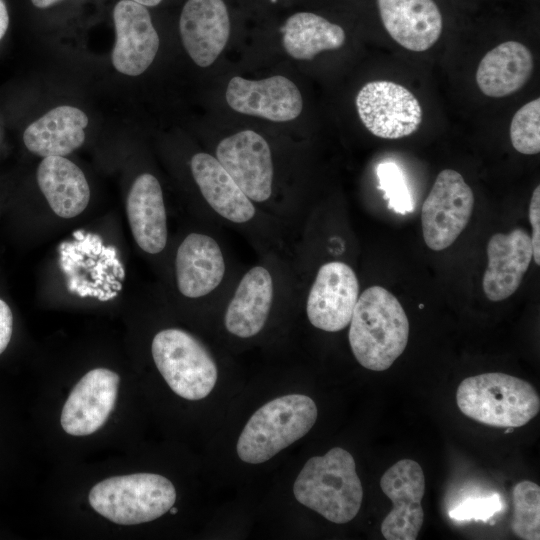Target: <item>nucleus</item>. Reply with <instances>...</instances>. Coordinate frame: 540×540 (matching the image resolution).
Returning a JSON list of instances; mask_svg holds the SVG:
<instances>
[{"instance_id":"nucleus-1","label":"nucleus","mask_w":540,"mask_h":540,"mask_svg":"<svg viewBox=\"0 0 540 540\" xmlns=\"http://www.w3.org/2000/svg\"><path fill=\"white\" fill-rule=\"evenodd\" d=\"M349 324L352 353L366 369L387 370L407 346L408 317L398 299L381 286L359 294Z\"/></svg>"},{"instance_id":"nucleus-2","label":"nucleus","mask_w":540,"mask_h":540,"mask_svg":"<svg viewBox=\"0 0 540 540\" xmlns=\"http://www.w3.org/2000/svg\"><path fill=\"white\" fill-rule=\"evenodd\" d=\"M293 493L302 505L337 524L358 514L363 488L353 456L341 447L310 458L297 476Z\"/></svg>"},{"instance_id":"nucleus-3","label":"nucleus","mask_w":540,"mask_h":540,"mask_svg":"<svg viewBox=\"0 0 540 540\" xmlns=\"http://www.w3.org/2000/svg\"><path fill=\"white\" fill-rule=\"evenodd\" d=\"M456 402L467 417L493 427H521L540 410V398L527 381L505 373H484L465 378Z\"/></svg>"},{"instance_id":"nucleus-4","label":"nucleus","mask_w":540,"mask_h":540,"mask_svg":"<svg viewBox=\"0 0 540 540\" xmlns=\"http://www.w3.org/2000/svg\"><path fill=\"white\" fill-rule=\"evenodd\" d=\"M315 402L302 394L275 398L247 421L236 446L246 463L260 464L306 435L317 420Z\"/></svg>"},{"instance_id":"nucleus-5","label":"nucleus","mask_w":540,"mask_h":540,"mask_svg":"<svg viewBox=\"0 0 540 540\" xmlns=\"http://www.w3.org/2000/svg\"><path fill=\"white\" fill-rule=\"evenodd\" d=\"M175 501L174 485L154 473L110 477L94 485L89 493L91 507L120 525L155 520L168 512Z\"/></svg>"},{"instance_id":"nucleus-6","label":"nucleus","mask_w":540,"mask_h":540,"mask_svg":"<svg viewBox=\"0 0 540 540\" xmlns=\"http://www.w3.org/2000/svg\"><path fill=\"white\" fill-rule=\"evenodd\" d=\"M152 357L174 393L187 400H200L214 388L216 363L201 341L190 333L168 328L152 340Z\"/></svg>"},{"instance_id":"nucleus-7","label":"nucleus","mask_w":540,"mask_h":540,"mask_svg":"<svg viewBox=\"0 0 540 540\" xmlns=\"http://www.w3.org/2000/svg\"><path fill=\"white\" fill-rule=\"evenodd\" d=\"M474 195L462 175L442 170L426 197L421 211L426 245L441 251L449 247L465 229L472 215Z\"/></svg>"},{"instance_id":"nucleus-8","label":"nucleus","mask_w":540,"mask_h":540,"mask_svg":"<svg viewBox=\"0 0 540 540\" xmlns=\"http://www.w3.org/2000/svg\"><path fill=\"white\" fill-rule=\"evenodd\" d=\"M356 108L364 126L384 139L409 136L422 122V108L417 98L392 81L366 83L356 96Z\"/></svg>"},{"instance_id":"nucleus-9","label":"nucleus","mask_w":540,"mask_h":540,"mask_svg":"<svg viewBox=\"0 0 540 540\" xmlns=\"http://www.w3.org/2000/svg\"><path fill=\"white\" fill-rule=\"evenodd\" d=\"M358 297L354 270L344 262H327L318 269L307 296L308 320L326 332L343 330L350 323Z\"/></svg>"},{"instance_id":"nucleus-10","label":"nucleus","mask_w":540,"mask_h":540,"mask_svg":"<svg viewBox=\"0 0 540 540\" xmlns=\"http://www.w3.org/2000/svg\"><path fill=\"white\" fill-rule=\"evenodd\" d=\"M380 487L392 501L393 508L383 519L381 532L387 540H415L422 528L425 477L419 463L402 459L388 468Z\"/></svg>"},{"instance_id":"nucleus-11","label":"nucleus","mask_w":540,"mask_h":540,"mask_svg":"<svg viewBox=\"0 0 540 540\" xmlns=\"http://www.w3.org/2000/svg\"><path fill=\"white\" fill-rule=\"evenodd\" d=\"M216 158L252 202L262 203L271 197L272 154L260 134L244 130L224 138L216 148Z\"/></svg>"},{"instance_id":"nucleus-12","label":"nucleus","mask_w":540,"mask_h":540,"mask_svg":"<svg viewBox=\"0 0 540 540\" xmlns=\"http://www.w3.org/2000/svg\"><path fill=\"white\" fill-rule=\"evenodd\" d=\"M119 375L106 368L87 372L71 390L61 412V426L73 436L96 432L114 409Z\"/></svg>"},{"instance_id":"nucleus-13","label":"nucleus","mask_w":540,"mask_h":540,"mask_svg":"<svg viewBox=\"0 0 540 540\" xmlns=\"http://www.w3.org/2000/svg\"><path fill=\"white\" fill-rule=\"evenodd\" d=\"M226 101L235 111L275 122L296 119L303 108L302 95L288 78L275 75L262 80L233 77Z\"/></svg>"},{"instance_id":"nucleus-14","label":"nucleus","mask_w":540,"mask_h":540,"mask_svg":"<svg viewBox=\"0 0 540 540\" xmlns=\"http://www.w3.org/2000/svg\"><path fill=\"white\" fill-rule=\"evenodd\" d=\"M116 41L112 51L114 68L128 76L142 74L153 62L159 37L145 6L120 0L113 10Z\"/></svg>"},{"instance_id":"nucleus-15","label":"nucleus","mask_w":540,"mask_h":540,"mask_svg":"<svg viewBox=\"0 0 540 540\" xmlns=\"http://www.w3.org/2000/svg\"><path fill=\"white\" fill-rule=\"evenodd\" d=\"M179 31L185 50L200 67L210 66L223 51L230 20L223 0H188L181 12Z\"/></svg>"},{"instance_id":"nucleus-16","label":"nucleus","mask_w":540,"mask_h":540,"mask_svg":"<svg viewBox=\"0 0 540 540\" xmlns=\"http://www.w3.org/2000/svg\"><path fill=\"white\" fill-rule=\"evenodd\" d=\"M225 272L222 249L213 237L193 232L179 245L175 258V273L177 288L183 296H207L219 287Z\"/></svg>"},{"instance_id":"nucleus-17","label":"nucleus","mask_w":540,"mask_h":540,"mask_svg":"<svg viewBox=\"0 0 540 540\" xmlns=\"http://www.w3.org/2000/svg\"><path fill=\"white\" fill-rule=\"evenodd\" d=\"M531 237L522 228L494 234L487 244L488 266L482 287L491 301L510 297L520 286L532 259Z\"/></svg>"},{"instance_id":"nucleus-18","label":"nucleus","mask_w":540,"mask_h":540,"mask_svg":"<svg viewBox=\"0 0 540 540\" xmlns=\"http://www.w3.org/2000/svg\"><path fill=\"white\" fill-rule=\"evenodd\" d=\"M382 24L402 47L423 52L442 33L441 12L433 0H377Z\"/></svg>"},{"instance_id":"nucleus-19","label":"nucleus","mask_w":540,"mask_h":540,"mask_svg":"<svg viewBox=\"0 0 540 540\" xmlns=\"http://www.w3.org/2000/svg\"><path fill=\"white\" fill-rule=\"evenodd\" d=\"M274 282L270 271L256 265L240 279L227 305L224 324L239 338L257 335L264 327L273 302Z\"/></svg>"},{"instance_id":"nucleus-20","label":"nucleus","mask_w":540,"mask_h":540,"mask_svg":"<svg viewBox=\"0 0 540 540\" xmlns=\"http://www.w3.org/2000/svg\"><path fill=\"white\" fill-rule=\"evenodd\" d=\"M126 213L137 245L158 254L167 243V218L159 181L149 173L139 175L127 196Z\"/></svg>"},{"instance_id":"nucleus-21","label":"nucleus","mask_w":540,"mask_h":540,"mask_svg":"<svg viewBox=\"0 0 540 540\" xmlns=\"http://www.w3.org/2000/svg\"><path fill=\"white\" fill-rule=\"evenodd\" d=\"M190 167L203 198L219 216L236 224L248 223L255 218L253 202L216 157L197 153L192 157Z\"/></svg>"},{"instance_id":"nucleus-22","label":"nucleus","mask_w":540,"mask_h":540,"mask_svg":"<svg viewBox=\"0 0 540 540\" xmlns=\"http://www.w3.org/2000/svg\"><path fill=\"white\" fill-rule=\"evenodd\" d=\"M87 115L72 106L51 109L24 131L26 148L39 156H65L79 148L85 140Z\"/></svg>"},{"instance_id":"nucleus-23","label":"nucleus","mask_w":540,"mask_h":540,"mask_svg":"<svg viewBox=\"0 0 540 540\" xmlns=\"http://www.w3.org/2000/svg\"><path fill=\"white\" fill-rule=\"evenodd\" d=\"M533 68L530 50L520 42L507 41L484 55L477 68L476 82L486 96L505 97L527 83Z\"/></svg>"},{"instance_id":"nucleus-24","label":"nucleus","mask_w":540,"mask_h":540,"mask_svg":"<svg viewBox=\"0 0 540 540\" xmlns=\"http://www.w3.org/2000/svg\"><path fill=\"white\" fill-rule=\"evenodd\" d=\"M38 186L54 213L62 218L81 214L90 200L82 170L63 156L44 157L37 169Z\"/></svg>"},{"instance_id":"nucleus-25","label":"nucleus","mask_w":540,"mask_h":540,"mask_svg":"<svg viewBox=\"0 0 540 540\" xmlns=\"http://www.w3.org/2000/svg\"><path fill=\"white\" fill-rule=\"evenodd\" d=\"M281 32L286 53L299 60H312L324 50L338 49L346 38L341 26L311 12L291 15Z\"/></svg>"},{"instance_id":"nucleus-26","label":"nucleus","mask_w":540,"mask_h":540,"mask_svg":"<svg viewBox=\"0 0 540 540\" xmlns=\"http://www.w3.org/2000/svg\"><path fill=\"white\" fill-rule=\"evenodd\" d=\"M513 516L511 529L523 540L540 539V487L523 480L512 491Z\"/></svg>"},{"instance_id":"nucleus-27","label":"nucleus","mask_w":540,"mask_h":540,"mask_svg":"<svg viewBox=\"0 0 540 540\" xmlns=\"http://www.w3.org/2000/svg\"><path fill=\"white\" fill-rule=\"evenodd\" d=\"M510 140L518 152L534 155L540 152V99L519 108L510 124Z\"/></svg>"},{"instance_id":"nucleus-28","label":"nucleus","mask_w":540,"mask_h":540,"mask_svg":"<svg viewBox=\"0 0 540 540\" xmlns=\"http://www.w3.org/2000/svg\"><path fill=\"white\" fill-rule=\"evenodd\" d=\"M378 188L384 192L388 208L398 214L413 211L414 205L405 177L399 166L393 162H383L377 166Z\"/></svg>"},{"instance_id":"nucleus-29","label":"nucleus","mask_w":540,"mask_h":540,"mask_svg":"<svg viewBox=\"0 0 540 540\" xmlns=\"http://www.w3.org/2000/svg\"><path fill=\"white\" fill-rule=\"evenodd\" d=\"M502 509L500 497L496 494L479 498H470L449 512V516L458 521L482 520L487 522Z\"/></svg>"},{"instance_id":"nucleus-30","label":"nucleus","mask_w":540,"mask_h":540,"mask_svg":"<svg viewBox=\"0 0 540 540\" xmlns=\"http://www.w3.org/2000/svg\"><path fill=\"white\" fill-rule=\"evenodd\" d=\"M529 220L532 226V257L540 264V187L534 189L529 204Z\"/></svg>"},{"instance_id":"nucleus-31","label":"nucleus","mask_w":540,"mask_h":540,"mask_svg":"<svg viewBox=\"0 0 540 540\" xmlns=\"http://www.w3.org/2000/svg\"><path fill=\"white\" fill-rule=\"evenodd\" d=\"M13 330V315L8 304L0 299V354L7 348Z\"/></svg>"},{"instance_id":"nucleus-32","label":"nucleus","mask_w":540,"mask_h":540,"mask_svg":"<svg viewBox=\"0 0 540 540\" xmlns=\"http://www.w3.org/2000/svg\"><path fill=\"white\" fill-rule=\"evenodd\" d=\"M9 25V14L3 0H0V40L5 35Z\"/></svg>"},{"instance_id":"nucleus-33","label":"nucleus","mask_w":540,"mask_h":540,"mask_svg":"<svg viewBox=\"0 0 540 540\" xmlns=\"http://www.w3.org/2000/svg\"><path fill=\"white\" fill-rule=\"evenodd\" d=\"M60 0H31L32 4L37 8H47Z\"/></svg>"},{"instance_id":"nucleus-34","label":"nucleus","mask_w":540,"mask_h":540,"mask_svg":"<svg viewBox=\"0 0 540 540\" xmlns=\"http://www.w3.org/2000/svg\"><path fill=\"white\" fill-rule=\"evenodd\" d=\"M138 4H141L143 6H156L158 5L162 0H132Z\"/></svg>"},{"instance_id":"nucleus-35","label":"nucleus","mask_w":540,"mask_h":540,"mask_svg":"<svg viewBox=\"0 0 540 540\" xmlns=\"http://www.w3.org/2000/svg\"><path fill=\"white\" fill-rule=\"evenodd\" d=\"M177 511H178V509L176 507H173V506L169 509V512L172 515H175L177 513Z\"/></svg>"}]
</instances>
